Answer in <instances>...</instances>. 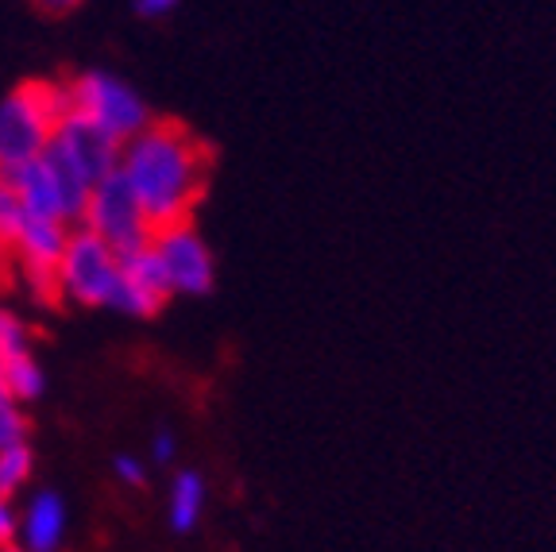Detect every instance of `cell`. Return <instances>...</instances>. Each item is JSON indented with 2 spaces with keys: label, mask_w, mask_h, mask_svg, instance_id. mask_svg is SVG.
Returning <instances> with one entry per match:
<instances>
[{
  "label": "cell",
  "mask_w": 556,
  "mask_h": 552,
  "mask_svg": "<svg viewBox=\"0 0 556 552\" xmlns=\"http://www.w3.org/2000/svg\"><path fill=\"white\" fill-rule=\"evenodd\" d=\"M0 552H27V549H24V544L12 541V544H0Z\"/></svg>",
  "instance_id": "23"
},
{
  "label": "cell",
  "mask_w": 556,
  "mask_h": 552,
  "mask_svg": "<svg viewBox=\"0 0 556 552\" xmlns=\"http://www.w3.org/2000/svg\"><path fill=\"white\" fill-rule=\"evenodd\" d=\"M116 174L143 209L148 225L159 233L166 225L190 221L208 181V147L182 124L151 121L128 143H121Z\"/></svg>",
  "instance_id": "1"
},
{
  "label": "cell",
  "mask_w": 556,
  "mask_h": 552,
  "mask_svg": "<svg viewBox=\"0 0 556 552\" xmlns=\"http://www.w3.org/2000/svg\"><path fill=\"white\" fill-rule=\"evenodd\" d=\"M12 248H9V240H4V236H0V278H9V271H12Z\"/></svg>",
  "instance_id": "21"
},
{
  "label": "cell",
  "mask_w": 556,
  "mask_h": 552,
  "mask_svg": "<svg viewBox=\"0 0 556 552\" xmlns=\"http://www.w3.org/2000/svg\"><path fill=\"white\" fill-rule=\"evenodd\" d=\"M4 186L16 190V198L24 201V209L31 216H43V221H59V225H78L81 213H86L89 201V186L78 178V174L62 166L51 151H43L31 163L16 166V171L0 174Z\"/></svg>",
  "instance_id": "3"
},
{
  "label": "cell",
  "mask_w": 556,
  "mask_h": 552,
  "mask_svg": "<svg viewBox=\"0 0 556 552\" xmlns=\"http://www.w3.org/2000/svg\"><path fill=\"white\" fill-rule=\"evenodd\" d=\"M66 541V502L54 491H35L20 514V537L27 552H59Z\"/></svg>",
  "instance_id": "10"
},
{
  "label": "cell",
  "mask_w": 556,
  "mask_h": 552,
  "mask_svg": "<svg viewBox=\"0 0 556 552\" xmlns=\"http://www.w3.org/2000/svg\"><path fill=\"white\" fill-rule=\"evenodd\" d=\"M174 456H178V440H174V432L159 429L155 440H151V460H159V464H170Z\"/></svg>",
  "instance_id": "18"
},
{
  "label": "cell",
  "mask_w": 556,
  "mask_h": 552,
  "mask_svg": "<svg viewBox=\"0 0 556 552\" xmlns=\"http://www.w3.org/2000/svg\"><path fill=\"white\" fill-rule=\"evenodd\" d=\"M0 372H4V387H9V398L16 402V406L43 398L47 375L31 352H20V355H12V360H0Z\"/></svg>",
  "instance_id": "12"
},
{
  "label": "cell",
  "mask_w": 556,
  "mask_h": 552,
  "mask_svg": "<svg viewBox=\"0 0 556 552\" xmlns=\"http://www.w3.org/2000/svg\"><path fill=\"white\" fill-rule=\"evenodd\" d=\"M74 113L70 86L27 81L0 101V174L16 171L47 151L54 128Z\"/></svg>",
  "instance_id": "2"
},
{
  "label": "cell",
  "mask_w": 556,
  "mask_h": 552,
  "mask_svg": "<svg viewBox=\"0 0 556 552\" xmlns=\"http://www.w3.org/2000/svg\"><path fill=\"white\" fill-rule=\"evenodd\" d=\"M0 406H12V398H9V387H4V372H0Z\"/></svg>",
  "instance_id": "22"
},
{
  "label": "cell",
  "mask_w": 556,
  "mask_h": 552,
  "mask_svg": "<svg viewBox=\"0 0 556 552\" xmlns=\"http://www.w3.org/2000/svg\"><path fill=\"white\" fill-rule=\"evenodd\" d=\"M27 352V328L20 317L0 310V360H12V355Z\"/></svg>",
  "instance_id": "14"
},
{
  "label": "cell",
  "mask_w": 556,
  "mask_h": 552,
  "mask_svg": "<svg viewBox=\"0 0 556 552\" xmlns=\"http://www.w3.org/2000/svg\"><path fill=\"white\" fill-rule=\"evenodd\" d=\"M12 444H27V417L20 414V406H0V449H12Z\"/></svg>",
  "instance_id": "15"
},
{
  "label": "cell",
  "mask_w": 556,
  "mask_h": 552,
  "mask_svg": "<svg viewBox=\"0 0 556 552\" xmlns=\"http://www.w3.org/2000/svg\"><path fill=\"white\" fill-rule=\"evenodd\" d=\"M151 251L163 263V275L170 293H186V298H201V293L213 290L217 283V263H213V251L201 240V233L190 221H178V225H166L151 236Z\"/></svg>",
  "instance_id": "7"
},
{
  "label": "cell",
  "mask_w": 556,
  "mask_h": 552,
  "mask_svg": "<svg viewBox=\"0 0 556 552\" xmlns=\"http://www.w3.org/2000/svg\"><path fill=\"white\" fill-rule=\"evenodd\" d=\"M54 283L59 293L74 298L78 305H113L116 283H121V255L86 228H70L62 260L54 267Z\"/></svg>",
  "instance_id": "5"
},
{
  "label": "cell",
  "mask_w": 556,
  "mask_h": 552,
  "mask_svg": "<svg viewBox=\"0 0 556 552\" xmlns=\"http://www.w3.org/2000/svg\"><path fill=\"white\" fill-rule=\"evenodd\" d=\"M78 225L86 228V233H93L104 248H113L116 255L148 248L151 236H155V228L148 225V216L136 205V198H131V190L124 186L121 174L104 178L101 186L89 193L86 213H81Z\"/></svg>",
  "instance_id": "6"
},
{
  "label": "cell",
  "mask_w": 556,
  "mask_h": 552,
  "mask_svg": "<svg viewBox=\"0 0 556 552\" xmlns=\"http://www.w3.org/2000/svg\"><path fill=\"white\" fill-rule=\"evenodd\" d=\"M47 151H51L62 166H70V171L78 174L89 190H97L104 178H113L116 163H121V143H116L113 136L97 131L93 124L81 121V116H74V113L54 128Z\"/></svg>",
  "instance_id": "8"
},
{
  "label": "cell",
  "mask_w": 556,
  "mask_h": 552,
  "mask_svg": "<svg viewBox=\"0 0 556 552\" xmlns=\"http://www.w3.org/2000/svg\"><path fill=\"white\" fill-rule=\"evenodd\" d=\"M116 479L121 484H128V487H143L148 484V467H143V460H136V456H116Z\"/></svg>",
  "instance_id": "16"
},
{
  "label": "cell",
  "mask_w": 556,
  "mask_h": 552,
  "mask_svg": "<svg viewBox=\"0 0 556 552\" xmlns=\"http://www.w3.org/2000/svg\"><path fill=\"white\" fill-rule=\"evenodd\" d=\"M166 298H170V286H166L163 263H159V255L151 251V243L121 255V283H116L113 305H109V310L128 313V317H155Z\"/></svg>",
  "instance_id": "9"
},
{
  "label": "cell",
  "mask_w": 556,
  "mask_h": 552,
  "mask_svg": "<svg viewBox=\"0 0 556 552\" xmlns=\"http://www.w3.org/2000/svg\"><path fill=\"white\" fill-rule=\"evenodd\" d=\"M35 4L47 12H70V9H78L81 0H35Z\"/></svg>",
  "instance_id": "20"
},
{
  "label": "cell",
  "mask_w": 556,
  "mask_h": 552,
  "mask_svg": "<svg viewBox=\"0 0 556 552\" xmlns=\"http://www.w3.org/2000/svg\"><path fill=\"white\" fill-rule=\"evenodd\" d=\"M70 104H74V116L89 121L104 136H113L116 143H128L136 131L151 124L148 101L128 81L104 74V70H86L81 78L70 81Z\"/></svg>",
  "instance_id": "4"
},
{
  "label": "cell",
  "mask_w": 556,
  "mask_h": 552,
  "mask_svg": "<svg viewBox=\"0 0 556 552\" xmlns=\"http://www.w3.org/2000/svg\"><path fill=\"white\" fill-rule=\"evenodd\" d=\"M205 499L208 487L201 479V472H178L170 484V494H166V518H170L174 534H193L205 514Z\"/></svg>",
  "instance_id": "11"
},
{
  "label": "cell",
  "mask_w": 556,
  "mask_h": 552,
  "mask_svg": "<svg viewBox=\"0 0 556 552\" xmlns=\"http://www.w3.org/2000/svg\"><path fill=\"white\" fill-rule=\"evenodd\" d=\"M20 537V510L12 506V499L0 494V544H12Z\"/></svg>",
  "instance_id": "17"
},
{
  "label": "cell",
  "mask_w": 556,
  "mask_h": 552,
  "mask_svg": "<svg viewBox=\"0 0 556 552\" xmlns=\"http://www.w3.org/2000/svg\"><path fill=\"white\" fill-rule=\"evenodd\" d=\"M31 449L27 444H12V449H0V494L12 499L16 491H24L27 479H31Z\"/></svg>",
  "instance_id": "13"
},
{
  "label": "cell",
  "mask_w": 556,
  "mask_h": 552,
  "mask_svg": "<svg viewBox=\"0 0 556 552\" xmlns=\"http://www.w3.org/2000/svg\"><path fill=\"white\" fill-rule=\"evenodd\" d=\"M178 4H182V0H136V12L148 20H163V16H170Z\"/></svg>",
  "instance_id": "19"
}]
</instances>
